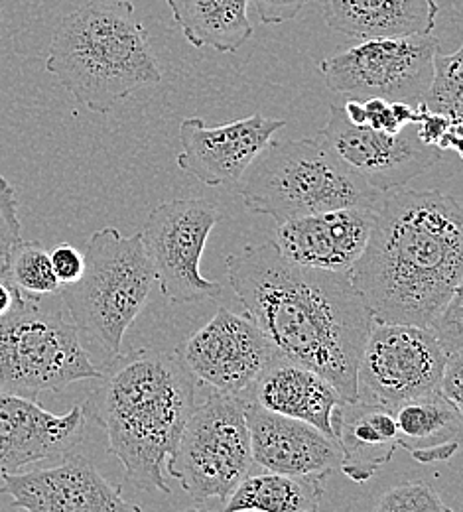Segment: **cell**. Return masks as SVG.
I'll return each instance as SVG.
<instances>
[{"instance_id":"484cf974","label":"cell","mask_w":463,"mask_h":512,"mask_svg":"<svg viewBox=\"0 0 463 512\" xmlns=\"http://www.w3.org/2000/svg\"><path fill=\"white\" fill-rule=\"evenodd\" d=\"M463 48L454 54H436L428 91L422 99L430 113L444 115L452 125L462 127Z\"/></svg>"},{"instance_id":"1f68e13d","label":"cell","mask_w":463,"mask_h":512,"mask_svg":"<svg viewBox=\"0 0 463 512\" xmlns=\"http://www.w3.org/2000/svg\"><path fill=\"white\" fill-rule=\"evenodd\" d=\"M454 127H456V125H452L450 119H446L444 115H438V113H430V111L424 107V103H422V113H420L418 123H416V132H418V138H420L424 144H428V146H438L440 140L448 134V130Z\"/></svg>"},{"instance_id":"4dcf8cb0","label":"cell","mask_w":463,"mask_h":512,"mask_svg":"<svg viewBox=\"0 0 463 512\" xmlns=\"http://www.w3.org/2000/svg\"><path fill=\"white\" fill-rule=\"evenodd\" d=\"M310 0H249L253 4L259 20L270 26V24H284L288 20H294L302 8Z\"/></svg>"},{"instance_id":"44dd1931","label":"cell","mask_w":463,"mask_h":512,"mask_svg":"<svg viewBox=\"0 0 463 512\" xmlns=\"http://www.w3.org/2000/svg\"><path fill=\"white\" fill-rule=\"evenodd\" d=\"M438 10L436 0H322L326 24L355 40L432 34Z\"/></svg>"},{"instance_id":"5bb4252c","label":"cell","mask_w":463,"mask_h":512,"mask_svg":"<svg viewBox=\"0 0 463 512\" xmlns=\"http://www.w3.org/2000/svg\"><path fill=\"white\" fill-rule=\"evenodd\" d=\"M12 507L26 512H144L121 487L109 483L97 467L75 453L62 463L0 479Z\"/></svg>"},{"instance_id":"ac0fdd59","label":"cell","mask_w":463,"mask_h":512,"mask_svg":"<svg viewBox=\"0 0 463 512\" xmlns=\"http://www.w3.org/2000/svg\"><path fill=\"white\" fill-rule=\"evenodd\" d=\"M245 418L251 436L253 463L272 473L330 477L339 469L337 444L314 426L272 414L245 402Z\"/></svg>"},{"instance_id":"8d00e7d4","label":"cell","mask_w":463,"mask_h":512,"mask_svg":"<svg viewBox=\"0 0 463 512\" xmlns=\"http://www.w3.org/2000/svg\"><path fill=\"white\" fill-rule=\"evenodd\" d=\"M178 512H215L209 511V509H203V507H190V509H182V511Z\"/></svg>"},{"instance_id":"2e32d148","label":"cell","mask_w":463,"mask_h":512,"mask_svg":"<svg viewBox=\"0 0 463 512\" xmlns=\"http://www.w3.org/2000/svg\"><path fill=\"white\" fill-rule=\"evenodd\" d=\"M355 205L280 221L272 239L286 260L330 272H349L363 253L375 211Z\"/></svg>"},{"instance_id":"d590c367","label":"cell","mask_w":463,"mask_h":512,"mask_svg":"<svg viewBox=\"0 0 463 512\" xmlns=\"http://www.w3.org/2000/svg\"><path fill=\"white\" fill-rule=\"evenodd\" d=\"M341 109H343V113H345V117H347V121H349L351 125H355V127H365V125H367L365 105L359 103L357 99H349V101L345 103V107H341Z\"/></svg>"},{"instance_id":"7402d4cb","label":"cell","mask_w":463,"mask_h":512,"mask_svg":"<svg viewBox=\"0 0 463 512\" xmlns=\"http://www.w3.org/2000/svg\"><path fill=\"white\" fill-rule=\"evenodd\" d=\"M391 410L398 448L418 463L450 461L462 448V408L440 392L406 400Z\"/></svg>"},{"instance_id":"d6a6232c","label":"cell","mask_w":463,"mask_h":512,"mask_svg":"<svg viewBox=\"0 0 463 512\" xmlns=\"http://www.w3.org/2000/svg\"><path fill=\"white\" fill-rule=\"evenodd\" d=\"M463 355L446 357L440 379V394L462 408Z\"/></svg>"},{"instance_id":"4316f807","label":"cell","mask_w":463,"mask_h":512,"mask_svg":"<svg viewBox=\"0 0 463 512\" xmlns=\"http://www.w3.org/2000/svg\"><path fill=\"white\" fill-rule=\"evenodd\" d=\"M373 512H454L440 493L422 481L402 483L381 495Z\"/></svg>"},{"instance_id":"4fadbf2b","label":"cell","mask_w":463,"mask_h":512,"mask_svg":"<svg viewBox=\"0 0 463 512\" xmlns=\"http://www.w3.org/2000/svg\"><path fill=\"white\" fill-rule=\"evenodd\" d=\"M176 355L198 386L241 396L278 353L249 316L219 308L176 349Z\"/></svg>"},{"instance_id":"d4e9b609","label":"cell","mask_w":463,"mask_h":512,"mask_svg":"<svg viewBox=\"0 0 463 512\" xmlns=\"http://www.w3.org/2000/svg\"><path fill=\"white\" fill-rule=\"evenodd\" d=\"M6 278L26 298L40 302L44 296L60 294L62 284L58 282L50 251L38 241H20L8 258Z\"/></svg>"},{"instance_id":"30bf717a","label":"cell","mask_w":463,"mask_h":512,"mask_svg":"<svg viewBox=\"0 0 463 512\" xmlns=\"http://www.w3.org/2000/svg\"><path fill=\"white\" fill-rule=\"evenodd\" d=\"M438 52L434 34L373 38L322 60L318 69L337 95L418 105L432 81Z\"/></svg>"},{"instance_id":"8992f818","label":"cell","mask_w":463,"mask_h":512,"mask_svg":"<svg viewBox=\"0 0 463 512\" xmlns=\"http://www.w3.org/2000/svg\"><path fill=\"white\" fill-rule=\"evenodd\" d=\"M233 190L249 211L274 217L278 223L371 205L381 195L351 174L318 134L300 140H270Z\"/></svg>"},{"instance_id":"cb8c5ba5","label":"cell","mask_w":463,"mask_h":512,"mask_svg":"<svg viewBox=\"0 0 463 512\" xmlns=\"http://www.w3.org/2000/svg\"><path fill=\"white\" fill-rule=\"evenodd\" d=\"M324 481L320 475L249 473L223 505L225 512H318Z\"/></svg>"},{"instance_id":"6da1fadb","label":"cell","mask_w":463,"mask_h":512,"mask_svg":"<svg viewBox=\"0 0 463 512\" xmlns=\"http://www.w3.org/2000/svg\"><path fill=\"white\" fill-rule=\"evenodd\" d=\"M247 316L278 355L318 373L345 402L359 398L357 367L373 318L349 272L294 264L272 241L227 256Z\"/></svg>"},{"instance_id":"9c48e42d","label":"cell","mask_w":463,"mask_h":512,"mask_svg":"<svg viewBox=\"0 0 463 512\" xmlns=\"http://www.w3.org/2000/svg\"><path fill=\"white\" fill-rule=\"evenodd\" d=\"M223 217L219 205L205 197L172 199L148 213L140 241L170 304L221 296V282L205 278L199 268L207 239Z\"/></svg>"},{"instance_id":"5b68a950","label":"cell","mask_w":463,"mask_h":512,"mask_svg":"<svg viewBox=\"0 0 463 512\" xmlns=\"http://www.w3.org/2000/svg\"><path fill=\"white\" fill-rule=\"evenodd\" d=\"M83 274L60 294L83 347L103 363L119 357L123 339L144 310L156 282L140 233L125 237L115 227L95 231L85 243Z\"/></svg>"},{"instance_id":"603a6c76","label":"cell","mask_w":463,"mask_h":512,"mask_svg":"<svg viewBox=\"0 0 463 512\" xmlns=\"http://www.w3.org/2000/svg\"><path fill=\"white\" fill-rule=\"evenodd\" d=\"M168 8L194 48L237 54L253 36L249 0H168Z\"/></svg>"},{"instance_id":"277c9868","label":"cell","mask_w":463,"mask_h":512,"mask_svg":"<svg viewBox=\"0 0 463 512\" xmlns=\"http://www.w3.org/2000/svg\"><path fill=\"white\" fill-rule=\"evenodd\" d=\"M46 71L79 105L101 115L162 81L131 0L91 2L64 16L52 36Z\"/></svg>"},{"instance_id":"f546056e","label":"cell","mask_w":463,"mask_h":512,"mask_svg":"<svg viewBox=\"0 0 463 512\" xmlns=\"http://www.w3.org/2000/svg\"><path fill=\"white\" fill-rule=\"evenodd\" d=\"M50 262H52V270L62 286L75 284L81 278L83 266H85L83 253L67 243H62L50 251Z\"/></svg>"},{"instance_id":"d6986e66","label":"cell","mask_w":463,"mask_h":512,"mask_svg":"<svg viewBox=\"0 0 463 512\" xmlns=\"http://www.w3.org/2000/svg\"><path fill=\"white\" fill-rule=\"evenodd\" d=\"M239 398L272 414L306 422L331 440V416L343 402L339 392L324 377L282 355H276L259 379Z\"/></svg>"},{"instance_id":"836d02e7","label":"cell","mask_w":463,"mask_h":512,"mask_svg":"<svg viewBox=\"0 0 463 512\" xmlns=\"http://www.w3.org/2000/svg\"><path fill=\"white\" fill-rule=\"evenodd\" d=\"M363 105H365V113H367V127H371L373 130H383L389 134H395L400 128H404L395 121L389 101L367 99Z\"/></svg>"},{"instance_id":"9a60e30c","label":"cell","mask_w":463,"mask_h":512,"mask_svg":"<svg viewBox=\"0 0 463 512\" xmlns=\"http://www.w3.org/2000/svg\"><path fill=\"white\" fill-rule=\"evenodd\" d=\"M284 127V121L259 111L217 127H207L199 117L184 119L178 130L182 150L176 164L205 186L233 188L272 136Z\"/></svg>"},{"instance_id":"52a82bcc","label":"cell","mask_w":463,"mask_h":512,"mask_svg":"<svg viewBox=\"0 0 463 512\" xmlns=\"http://www.w3.org/2000/svg\"><path fill=\"white\" fill-rule=\"evenodd\" d=\"M99 377L101 369L64 314L24 298L0 318V392L36 400L42 392Z\"/></svg>"},{"instance_id":"7a4b0ae2","label":"cell","mask_w":463,"mask_h":512,"mask_svg":"<svg viewBox=\"0 0 463 512\" xmlns=\"http://www.w3.org/2000/svg\"><path fill=\"white\" fill-rule=\"evenodd\" d=\"M373 211L351 284L373 321L428 327L462 292V203L448 193L398 188L381 193Z\"/></svg>"},{"instance_id":"ffe728a7","label":"cell","mask_w":463,"mask_h":512,"mask_svg":"<svg viewBox=\"0 0 463 512\" xmlns=\"http://www.w3.org/2000/svg\"><path fill=\"white\" fill-rule=\"evenodd\" d=\"M331 430L341 453L339 471L359 485L373 479L398 449L395 416L383 404L343 400L333 410Z\"/></svg>"},{"instance_id":"7c38bea8","label":"cell","mask_w":463,"mask_h":512,"mask_svg":"<svg viewBox=\"0 0 463 512\" xmlns=\"http://www.w3.org/2000/svg\"><path fill=\"white\" fill-rule=\"evenodd\" d=\"M331 154L375 192L404 188L444 158V150L428 146L418 138L416 123L395 134L355 127L341 107L331 105L330 119L318 132Z\"/></svg>"},{"instance_id":"8fae6325","label":"cell","mask_w":463,"mask_h":512,"mask_svg":"<svg viewBox=\"0 0 463 512\" xmlns=\"http://www.w3.org/2000/svg\"><path fill=\"white\" fill-rule=\"evenodd\" d=\"M444 363L446 355L428 327L373 321L357 367L359 398L395 408L440 392Z\"/></svg>"},{"instance_id":"ba28073f","label":"cell","mask_w":463,"mask_h":512,"mask_svg":"<svg viewBox=\"0 0 463 512\" xmlns=\"http://www.w3.org/2000/svg\"><path fill=\"white\" fill-rule=\"evenodd\" d=\"M251 436L245 406L239 396L211 392L188 416L166 475L180 481L196 501L221 503L251 473Z\"/></svg>"},{"instance_id":"f1b7e54d","label":"cell","mask_w":463,"mask_h":512,"mask_svg":"<svg viewBox=\"0 0 463 512\" xmlns=\"http://www.w3.org/2000/svg\"><path fill=\"white\" fill-rule=\"evenodd\" d=\"M462 302V292H458L448 302V306L428 325L446 357L463 355Z\"/></svg>"},{"instance_id":"83f0119b","label":"cell","mask_w":463,"mask_h":512,"mask_svg":"<svg viewBox=\"0 0 463 512\" xmlns=\"http://www.w3.org/2000/svg\"><path fill=\"white\" fill-rule=\"evenodd\" d=\"M22 241V225L18 217V197L12 184L0 174V276H6V266L12 249Z\"/></svg>"},{"instance_id":"e575fe53","label":"cell","mask_w":463,"mask_h":512,"mask_svg":"<svg viewBox=\"0 0 463 512\" xmlns=\"http://www.w3.org/2000/svg\"><path fill=\"white\" fill-rule=\"evenodd\" d=\"M22 300L24 296L14 288V284L6 276H0V318L14 310Z\"/></svg>"},{"instance_id":"3957f363","label":"cell","mask_w":463,"mask_h":512,"mask_svg":"<svg viewBox=\"0 0 463 512\" xmlns=\"http://www.w3.org/2000/svg\"><path fill=\"white\" fill-rule=\"evenodd\" d=\"M198 384L176 351L134 349L103 365L83 416L107 434L109 451L142 491L170 493L164 467L196 406Z\"/></svg>"},{"instance_id":"e0dca14e","label":"cell","mask_w":463,"mask_h":512,"mask_svg":"<svg viewBox=\"0 0 463 512\" xmlns=\"http://www.w3.org/2000/svg\"><path fill=\"white\" fill-rule=\"evenodd\" d=\"M85 422L81 406L54 414L32 398L0 392V479L73 453L83 442Z\"/></svg>"}]
</instances>
